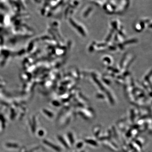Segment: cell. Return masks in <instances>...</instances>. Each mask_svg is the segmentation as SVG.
Instances as JSON below:
<instances>
[{
    "label": "cell",
    "mask_w": 152,
    "mask_h": 152,
    "mask_svg": "<svg viewBox=\"0 0 152 152\" xmlns=\"http://www.w3.org/2000/svg\"><path fill=\"white\" fill-rule=\"evenodd\" d=\"M81 152H85V151H82Z\"/></svg>",
    "instance_id": "obj_4"
},
{
    "label": "cell",
    "mask_w": 152,
    "mask_h": 152,
    "mask_svg": "<svg viewBox=\"0 0 152 152\" xmlns=\"http://www.w3.org/2000/svg\"><path fill=\"white\" fill-rule=\"evenodd\" d=\"M85 143L88 144H91L93 146H98V144L97 142L95 140L93 139H87L84 140Z\"/></svg>",
    "instance_id": "obj_1"
},
{
    "label": "cell",
    "mask_w": 152,
    "mask_h": 152,
    "mask_svg": "<svg viewBox=\"0 0 152 152\" xmlns=\"http://www.w3.org/2000/svg\"><path fill=\"white\" fill-rule=\"evenodd\" d=\"M82 146H83V143L81 142H79L78 143H77V145H76V147L77 148H82Z\"/></svg>",
    "instance_id": "obj_3"
},
{
    "label": "cell",
    "mask_w": 152,
    "mask_h": 152,
    "mask_svg": "<svg viewBox=\"0 0 152 152\" xmlns=\"http://www.w3.org/2000/svg\"><path fill=\"white\" fill-rule=\"evenodd\" d=\"M68 138L70 141V142L72 144H74L75 143V139H74L73 135L72 133H69L68 134Z\"/></svg>",
    "instance_id": "obj_2"
}]
</instances>
